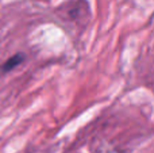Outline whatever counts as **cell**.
Here are the masks:
<instances>
[{"instance_id":"obj_1","label":"cell","mask_w":154,"mask_h":153,"mask_svg":"<svg viewBox=\"0 0 154 153\" xmlns=\"http://www.w3.org/2000/svg\"><path fill=\"white\" fill-rule=\"evenodd\" d=\"M24 61V54L23 53H16L15 56H12L11 58H8L4 64L2 65V70L3 72H10V70L15 69L18 65H20Z\"/></svg>"}]
</instances>
